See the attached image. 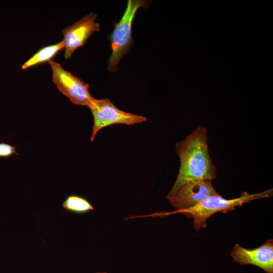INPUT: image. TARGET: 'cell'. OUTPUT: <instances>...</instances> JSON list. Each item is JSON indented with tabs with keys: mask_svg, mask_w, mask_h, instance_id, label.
<instances>
[{
	"mask_svg": "<svg viewBox=\"0 0 273 273\" xmlns=\"http://www.w3.org/2000/svg\"><path fill=\"white\" fill-rule=\"evenodd\" d=\"M207 138L206 128L199 126L184 140L176 144L180 166L171 189L189 180L212 181L216 178V168L209 153Z\"/></svg>",
	"mask_w": 273,
	"mask_h": 273,
	"instance_id": "cell-1",
	"label": "cell"
},
{
	"mask_svg": "<svg viewBox=\"0 0 273 273\" xmlns=\"http://www.w3.org/2000/svg\"><path fill=\"white\" fill-rule=\"evenodd\" d=\"M272 194L273 190L270 189L251 194L247 192H243L239 197L232 199H224L219 194L213 195L207 197L191 208L162 214L180 213L188 217L193 218L194 228L198 231L201 228L207 227L206 221L213 214L218 212L226 213L229 211L234 210L236 207L241 206L243 204L251 201L270 197L272 196Z\"/></svg>",
	"mask_w": 273,
	"mask_h": 273,
	"instance_id": "cell-2",
	"label": "cell"
},
{
	"mask_svg": "<svg viewBox=\"0 0 273 273\" xmlns=\"http://www.w3.org/2000/svg\"><path fill=\"white\" fill-rule=\"evenodd\" d=\"M142 0H128L126 9L121 19L116 24L110 36L112 54L108 63V69L114 72L118 65L127 52L132 41L131 28L132 21L138 9L145 5Z\"/></svg>",
	"mask_w": 273,
	"mask_h": 273,
	"instance_id": "cell-3",
	"label": "cell"
},
{
	"mask_svg": "<svg viewBox=\"0 0 273 273\" xmlns=\"http://www.w3.org/2000/svg\"><path fill=\"white\" fill-rule=\"evenodd\" d=\"M94 117V125L90 136L93 142L98 131L106 126L115 124L133 125L147 120L143 116L122 111L109 99H94L89 107Z\"/></svg>",
	"mask_w": 273,
	"mask_h": 273,
	"instance_id": "cell-4",
	"label": "cell"
},
{
	"mask_svg": "<svg viewBox=\"0 0 273 273\" xmlns=\"http://www.w3.org/2000/svg\"><path fill=\"white\" fill-rule=\"evenodd\" d=\"M217 194L211 180H189L171 189L166 198L175 211H178L195 206L207 197Z\"/></svg>",
	"mask_w": 273,
	"mask_h": 273,
	"instance_id": "cell-5",
	"label": "cell"
},
{
	"mask_svg": "<svg viewBox=\"0 0 273 273\" xmlns=\"http://www.w3.org/2000/svg\"><path fill=\"white\" fill-rule=\"evenodd\" d=\"M51 67L52 81L58 89L74 104L89 107L94 98L90 94L88 84L65 70L53 60L49 61Z\"/></svg>",
	"mask_w": 273,
	"mask_h": 273,
	"instance_id": "cell-6",
	"label": "cell"
},
{
	"mask_svg": "<svg viewBox=\"0 0 273 273\" xmlns=\"http://www.w3.org/2000/svg\"><path fill=\"white\" fill-rule=\"evenodd\" d=\"M97 16L91 13L62 30L66 59L71 58L77 49L83 46L94 32L99 31L100 24L95 21Z\"/></svg>",
	"mask_w": 273,
	"mask_h": 273,
	"instance_id": "cell-7",
	"label": "cell"
},
{
	"mask_svg": "<svg viewBox=\"0 0 273 273\" xmlns=\"http://www.w3.org/2000/svg\"><path fill=\"white\" fill-rule=\"evenodd\" d=\"M233 259L241 265L252 264L267 273H273V240L268 239L260 246L248 249L236 244L231 252Z\"/></svg>",
	"mask_w": 273,
	"mask_h": 273,
	"instance_id": "cell-8",
	"label": "cell"
},
{
	"mask_svg": "<svg viewBox=\"0 0 273 273\" xmlns=\"http://www.w3.org/2000/svg\"><path fill=\"white\" fill-rule=\"evenodd\" d=\"M64 49L63 40L48 46H46L34 54L22 66V69H26L37 64L50 61L56 55Z\"/></svg>",
	"mask_w": 273,
	"mask_h": 273,
	"instance_id": "cell-9",
	"label": "cell"
},
{
	"mask_svg": "<svg viewBox=\"0 0 273 273\" xmlns=\"http://www.w3.org/2000/svg\"><path fill=\"white\" fill-rule=\"evenodd\" d=\"M65 209L77 214H84L94 210V207L86 199L77 195L68 196L62 203Z\"/></svg>",
	"mask_w": 273,
	"mask_h": 273,
	"instance_id": "cell-10",
	"label": "cell"
},
{
	"mask_svg": "<svg viewBox=\"0 0 273 273\" xmlns=\"http://www.w3.org/2000/svg\"><path fill=\"white\" fill-rule=\"evenodd\" d=\"M13 154L19 155L16 147L4 143H0V157H9Z\"/></svg>",
	"mask_w": 273,
	"mask_h": 273,
	"instance_id": "cell-11",
	"label": "cell"
},
{
	"mask_svg": "<svg viewBox=\"0 0 273 273\" xmlns=\"http://www.w3.org/2000/svg\"><path fill=\"white\" fill-rule=\"evenodd\" d=\"M97 273H107V272H98Z\"/></svg>",
	"mask_w": 273,
	"mask_h": 273,
	"instance_id": "cell-12",
	"label": "cell"
}]
</instances>
